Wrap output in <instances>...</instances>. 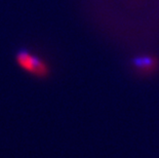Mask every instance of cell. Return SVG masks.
I'll list each match as a JSON object with an SVG mask.
<instances>
[{
  "instance_id": "obj_1",
  "label": "cell",
  "mask_w": 159,
  "mask_h": 158,
  "mask_svg": "<svg viewBox=\"0 0 159 158\" xmlns=\"http://www.w3.org/2000/svg\"><path fill=\"white\" fill-rule=\"evenodd\" d=\"M16 62L22 69L36 76H45L48 73V68L42 60L31 55L28 52L22 50L16 56Z\"/></svg>"
},
{
  "instance_id": "obj_2",
  "label": "cell",
  "mask_w": 159,
  "mask_h": 158,
  "mask_svg": "<svg viewBox=\"0 0 159 158\" xmlns=\"http://www.w3.org/2000/svg\"><path fill=\"white\" fill-rule=\"evenodd\" d=\"M139 67L142 69H144V70H146L148 68L152 69V67H154V63L152 60L146 58V59H143L140 63H139Z\"/></svg>"
}]
</instances>
